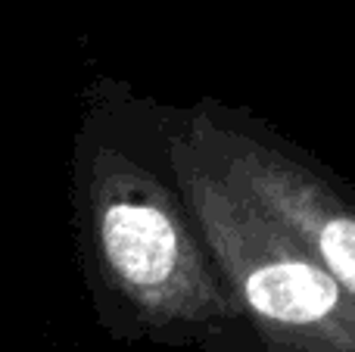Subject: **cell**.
<instances>
[{
	"label": "cell",
	"instance_id": "obj_1",
	"mask_svg": "<svg viewBox=\"0 0 355 352\" xmlns=\"http://www.w3.org/2000/svg\"><path fill=\"white\" fill-rule=\"evenodd\" d=\"M103 247L112 265L137 284L166 281L178 256L172 225L150 206H112L103 218Z\"/></svg>",
	"mask_w": 355,
	"mask_h": 352
},
{
	"label": "cell",
	"instance_id": "obj_3",
	"mask_svg": "<svg viewBox=\"0 0 355 352\" xmlns=\"http://www.w3.org/2000/svg\"><path fill=\"white\" fill-rule=\"evenodd\" d=\"M321 253L331 272L355 290V222H331L321 231Z\"/></svg>",
	"mask_w": 355,
	"mask_h": 352
},
{
	"label": "cell",
	"instance_id": "obj_2",
	"mask_svg": "<svg viewBox=\"0 0 355 352\" xmlns=\"http://www.w3.org/2000/svg\"><path fill=\"white\" fill-rule=\"evenodd\" d=\"M246 299L262 315L287 324H309L337 306V284L331 274L302 262L265 265L246 281Z\"/></svg>",
	"mask_w": 355,
	"mask_h": 352
}]
</instances>
